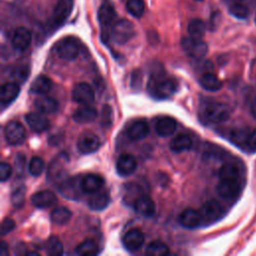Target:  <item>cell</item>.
Wrapping results in <instances>:
<instances>
[{"instance_id": "obj_1", "label": "cell", "mask_w": 256, "mask_h": 256, "mask_svg": "<svg viewBox=\"0 0 256 256\" xmlns=\"http://www.w3.org/2000/svg\"><path fill=\"white\" fill-rule=\"evenodd\" d=\"M149 93L158 99H165L173 95L177 90L175 79L165 74H157L150 78L147 85Z\"/></svg>"}, {"instance_id": "obj_2", "label": "cell", "mask_w": 256, "mask_h": 256, "mask_svg": "<svg viewBox=\"0 0 256 256\" xmlns=\"http://www.w3.org/2000/svg\"><path fill=\"white\" fill-rule=\"evenodd\" d=\"M204 119L213 124H219L226 121L229 118L230 112L228 107L220 102H208L202 109Z\"/></svg>"}, {"instance_id": "obj_3", "label": "cell", "mask_w": 256, "mask_h": 256, "mask_svg": "<svg viewBox=\"0 0 256 256\" xmlns=\"http://www.w3.org/2000/svg\"><path fill=\"white\" fill-rule=\"evenodd\" d=\"M134 34L135 29L133 24L126 19H122L114 23L111 30V37L117 44H124L128 42L132 39Z\"/></svg>"}, {"instance_id": "obj_4", "label": "cell", "mask_w": 256, "mask_h": 256, "mask_svg": "<svg viewBox=\"0 0 256 256\" xmlns=\"http://www.w3.org/2000/svg\"><path fill=\"white\" fill-rule=\"evenodd\" d=\"M181 45L184 52L195 60L202 59L208 51L207 44L202 39L193 38L191 36L184 38L181 42Z\"/></svg>"}, {"instance_id": "obj_5", "label": "cell", "mask_w": 256, "mask_h": 256, "mask_svg": "<svg viewBox=\"0 0 256 256\" xmlns=\"http://www.w3.org/2000/svg\"><path fill=\"white\" fill-rule=\"evenodd\" d=\"M56 53L57 55L67 61L74 60L78 55L80 51L79 43L78 41L73 37H66L61 39L56 44Z\"/></svg>"}, {"instance_id": "obj_6", "label": "cell", "mask_w": 256, "mask_h": 256, "mask_svg": "<svg viewBox=\"0 0 256 256\" xmlns=\"http://www.w3.org/2000/svg\"><path fill=\"white\" fill-rule=\"evenodd\" d=\"M68 162V157L66 154L58 155L49 165L47 171V179L50 182L60 183L65 179V175L67 172L66 164Z\"/></svg>"}, {"instance_id": "obj_7", "label": "cell", "mask_w": 256, "mask_h": 256, "mask_svg": "<svg viewBox=\"0 0 256 256\" xmlns=\"http://www.w3.org/2000/svg\"><path fill=\"white\" fill-rule=\"evenodd\" d=\"M81 179L82 177L75 176L73 178H67L62 180L60 183H58V189L60 193L68 199H79L81 197V194L84 193L81 186Z\"/></svg>"}, {"instance_id": "obj_8", "label": "cell", "mask_w": 256, "mask_h": 256, "mask_svg": "<svg viewBox=\"0 0 256 256\" xmlns=\"http://www.w3.org/2000/svg\"><path fill=\"white\" fill-rule=\"evenodd\" d=\"M73 7L72 0H59L53 10L50 18V24L54 28L61 26L69 17Z\"/></svg>"}, {"instance_id": "obj_9", "label": "cell", "mask_w": 256, "mask_h": 256, "mask_svg": "<svg viewBox=\"0 0 256 256\" xmlns=\"http://www.w3.org/2000/svg\"><path fill=\"white\" fill-rule=\"evenodd\" d=\"M199 211L201 213L203 223H213L219 220L224 214L223 206L215 200L205 202Z\"/></svg>"}, {"instance_id": "obj_10", "label": "cell", "mask_w": 256, "mask_h": 256, "mask_svg": "<svg viewBox=\"0 0 256 256\" xmlns=\"http://www.w3.org/2000/svg\"><path fill=\"white\" fill-rule=\"evenodd\" d=\"M25 128L24 126L18 121H10L5 129H4V136L8 144L10 145H19L25 140Z\"/></svg>"}, {"instance_id": "obj_11", "label": "cell", "mask_w": 256, "mask_h": 256, "mask_svg": "<svg viewBox=\"0 0 256 256\" xmlns=\"http://www.w3.org/2000/svg\"><path fill=\"white\" fill-rule=\"evenodd\" d=\"M72 98L79 104L88 105L94 101L95 93L93 88L88 83L80 82L73 87Z\"/></svg>"}, {"instance_id": "obj_12", "label": "cell", "mask_w": 256, "mask_h": 256, "mask_svg": "<svg viewBox=\"0 0 256 256\" xmlns=\"http://www.w3.org/2000/svg\"><path fill=\"white\" fill-rule=\"evenodd\" d=\"M100 147V140L97 135L92 132L83 133L77 142L78 150L83 154H91Z\"/></svg>"}, {"instance_id": "obj_13", "label": "cell", "mask_w": 256, "mask_h": 256, "mask_svg": "<svg viewBox=\"0 0 256 256\" xmlns=\"http://www.w3.org/2000/svg\"><path fill=\"white\" fill-rule=\"evenodd\" d=\"M122 243L128 251H137L142 247L144 243V235L138 228L129 229L123 236Z\"/></svg>"}, {"instance_id": "obj_14", "label": "cell", "mask_w": 256, "mask_h": 256, "mask_svg": "<svg viewBox=\"0 0 256 256\" xmlns=\"http://www.w3.org/2000/svg\"><path fill=\"white\" fill-rule=\"evenodd\" d=\"M239 180H221L217 186L218 194L226 200H233L240 194Z\"/></svg>"}, {"instance_id": "obj_15", "label": "cell", "mask_w": 256, "mask_h": 256, "mask_svg": "<svg viewBox=\"0 0 256 256\" xmlns=\"http://www.w3.org/2000/svg\"><path fill=\"white\" fill-rule=\"evenodd\" d=\"M31 32L25 27H18L11 38L12 46L17 51H25L31 43Z\"/></svg>"}, {"instance_id": "obj_16", "label": "cell", "mask_w": 256, "mask_h": 256, "mask_svg": "<svg viewBox=\"0 0 256 256\" xmlns=\"http://www.w3.org/2000/svg\"><path fill=\"white\" fill-rule=\"evenodd\" d=\"M137 168V161L131 154L121 155L116 162V171L122 177H127L135 172Z\"/></svg>"}, {"instance_id": "obj_17", "label": "cell", "mask_w": 256, "mask_h": 256, "mask_svg": "<svg viewBox=\"0 0 256 256\" xmlns=\"http://www.w3.org/2000/svg\"><path fill=\"white\" fill-rule=\"evenodd\" d=\"M25 120L29 125V127L31 128V130H33L36 133H42L46 131L50 126L49 120L41 112L27 113L25 115Z\"/></svg>"}, {"instance_id": "obj_18", "label": "cell", "mask_w": 256, "mask_h": 256, "mask_svg": "<svg viewBox=\"0 0 256 256\" xmlns=\"http://www.w3.org/2000/svg\"><path fill=\"white\" fill-rule=\"evenodd\" d=\"M179 223L187 229H194L199 227L202 223V216L199 210L186 209L179 215Z\"/></svg>"}, {"instance_id": "obj_19", "label": "cell", "mask_w": 256, "mask_h": 256, "mask_svg": "<svg viewBox=\"0 0 256 256\" xmlns=\"http://www.w3.org/2000/svg\"><path fill=\"white\" fill-rule=\"evenodd\" d=\"M134 209L142 217L150 218L155 214L156 206L149 196L141 195L134 201Z\"/></svg>"}, {"instance_id": "obj_20", "label": "cell", "mask_w": 256, "mask_h": 256, "mask_svg": "<svg viewBox=\"0 0 256 256\" xmlns=\"http://www.w3.org/2000/svg\"><path fill=\"white\" fill-rule=\"evenodd\" d=\"M31 202L35 207L44 209L54 206L57 203V197L52 191L42 190L32 195Z\"/></svg>"}, {"instance_id": "obj_21", "label": "cell", "mask_w": 256, "mask_h": 256, "mask_svg": "<svg viewBox=\"0 0 256 256\" xmlns=\"http://www.w3.org/2000/svg\"><path fill=\"white\" fill-rule=\"evenodd\" d=\"M104 185V179L97 174H88L82 177L81 186L84 193H94L99 190Z\"/></svg>"}, {"instance_id": "obj_22", "label": "cell", "mask_w": 256, "mask_h": 256, "mask_svg": "<svg viewBox=\"0 0 256 256\" xmlns=\"http://www.w3.org/2000/svg\"><path fill=\"white\" fill-rule=\"evenodd\" d=\"M20 88L15 82H6L1 86L0 102L2 105H9L19 95Z\"/></svg>"}, {"instance_id": "obj_23", "label": "cell", "mask_w": 256, "mask_h": 256, "mask_svg": "<svg viewBox=\"0 0 256 256\" xmlns=\"http://www.w3.org/2000/svg\"><path fill=\"white\" fill-rule=\"evenodd\" d=\"M176 121L169 116L160 117L155 123V131L161 137L172 135L176 130Z\"/></svg>"}, {"instance_id": "obj_24", "label": "cell", "mask_w": 256, "mask_h": 256, "mask_svg": "<svg viewBox=\"0 0 256 256\" xmlns=\"http://www.w3.org/2000/svg\"><path fill=\"white\" fill-rule=\"evenodd\" d=\"M149 133V126L144 120H137L130 124L127 130L128 137L133 141L144 139Z\"/></svg>"}, {"instance_id": "obj_25", "label": "cell", "mask_w": 256, "mask_h": 256, "mask_svg": "<svg viewBox=\"0 0 256 256\" xmlns=\"http://www.w3.org/2000/svg\"><path fill=\"white\" fill-rule=\"evenodd\" d=\"M34 106L39 112L43 114H53L59 108L58 102L54 98L49 96L37 97L34 100Z\"/></svg>"}, {"instance_id": "obj_26", "label": "cell", "mask_w": 256, "mask_h": 256, "mask_svg": "<svg viewBox=\"0 0 256 256\" xmlns=\"http://www.w3.org/2000/svg\"><path fill=\"white\" fill-rule=\"evenodd\" d=\"M73 120L76 123L84 124V123H90L94 121L97 117V110L89 105H84L78 109L75 110L73 113Z\"/></svg>"}, {"instance_id": "obj_27", "label": "cell", "mask_w": 256, "mask_h": 256, "mask_svg": "<svg viewBox=\"0 0 256 256\" xmlns=\"http://www.w3.org/2000/svg\"><path fill=\"white\" fill-rule=\"evenodd\" d=\"M110 203L109 193L106 191H97L92 193V196L88 200V206L92 210H103Z\"/></svg>"}, {"instance_id": "obj_28", "label": "cell", "mask_w": 256, "mask_h": 256, "mask_svg": "<svg viewBox=\"0 0 256 256\" xmlns=\"http://www.w3.org/2000/svg\"><path fill=\"white\" fill-rule=\"evenodd\" d=\"M52 88V81L49 77L45 75L37 76L30 87V91L37 95H44L49 92Z\"/></svg>"}, {"instance_id": "obj_29", "label": "cell", "mask_w": 256, "mask_h": 256, "mask_svg": "<svg viewBox=\"0 0 256 256\" xmlns=\"http://www.w3.org/2000/svg\"><path fill=\"white\" fill-rule=\"evenodd\" d=\"M116 17V11L112 3L105 1L98 10V20L102 25L111 24Z\"/></svg>"}, {"instance_id": "obj_30", "label": "cell", "mask_w": 256, "mask_h": 256, "mask_svg": "<svg viewBox=\"0 0 256 256\" xmlns=\"http://www.w3.org/2000/svg\"><path fill=\"white\" fill-rule=\"evenodd\" d=\"M192 147V140L186 134H178L170 142V149L175 153H181L190 150Z\"/></svg>"}, {"instance_id": "obj_31", "label": "cell", "mask_w": 256, "mask_h": 256, "mask_svg": "<svg viewBox=\"0 0 256 256\" xmlns=\"http://www.w3.org/2000/svg\"><path fill=\"white\" fill-rule=\"evenodd\" d=\"M240 168L232 162H227L221 166L219 170L220 180H239Z\"/></svg>"}, {"instance_id": "obj_32", "label": "cell", "mask_w": 256, "mask_h": 256, "mask_svg": "<svg viewBox=\"0 0 256 256\" xmlns=\"http://www.w3.org/2000/svg\"><path fill=\"white\" fill-rule=\"evenodd\" d=\"M71 211L63 206L54 208L50 214L51 221L56 225H64L71 219Z\"/></svg>"}, {"instance_id": "obj_33", "label": "cell", "mask_w": 256, "mask_h": 256, "mask_svg": "<svg viewBox=\"0 0 256 256\" xmlns=\"http://www.w3.org/2000/svg\"><path fill=\"white\" fill-rule=\"evenodd\" d=\"M200 85L208 91H218L222 87L219 78L212 73H205L200 78Z\"/></svg>"}, {"instance_id": "obj_34", "label": "cell", "mask_w": 256, "mask_h": 256, "mask_svg": "<svg viewBox=\"0 0 256 256\" xmlns=\"http://www.w3.org/2000/svg\"><path fill=\"white\" fill-rule=\"evenodd\" d=\"M206 32V25L201 19H193L188 24L189 36L201 39Z\"/></svg>"}, {"instance_id": "obj_35", "label": "cell", "mask_w": 256, "mask_h": 256, "mask_svg": "<svg viewBox=\"0 0 256 256\" xmlns=\"http://www.w3.org/2000/svg\"><path fill=\"white\" fill-rule=\"evenodd\" d=\"M145 253L150 256H164L170 253L169 247L161 241L151 242L145 250Z\"/></svg>"}, {"instance_id": "obj_36", "label": "cell", "mask_w": 256, "mask_h": 256, "mask_svg": "<svg viewBox=\"0 0 256 256\" xmlns=\"http://www.w3.org/2000/svg\"><path fill=\"white\" fill-rule=\"evenodd\" d=\"M76 253L79 255H95L98 253V245L91 239L85 240L76 247Z\"/></svg>"}, {"instance_id": "obj_37", "label": "cell", "mask_w": 256, "mask_h": 256, "mask_svg": "<svg viewBox=\"0 0 256 256\" xmlns=\"http://www.w3.org/2000/svg\"><path fill=\"white\" fill-rule=\"evenodd\" d=\"M127 11L136 18H139L143 15L145 11V4L143 0H128L126 3Z\"/></svg>"}, {"instance_id": "obj_38", "label": "cell", "mask_w": 256, "mask_h": 256, "mask_svg": "<svg viewBox=\"0 0 256 256\" xmlns=\"http://www.w3.org/2000/svg\"><path fill=\"white\" fill-rule=\"evenodd\" d=\"M46 251L51 256H58L63 253V245L58 237L52 236L47 240Z\"/></svg>"}, {"instance_id": "obj_39", "label": "cell", "mask_w": 256, "mask_h": 256, "mask_svg": "<svg viewBox=\"0 0 256 256\" xmlns=\"http://www.w3.org/2000/svg\"><path fill=\"white\" fill-rule=\"evenodd\" d=\"M225 151L215 145H206L203 151V157L207 160H218L223 158Z\"/></svg>"}, {"instance_id": "obj_40", "label": "cell", "mask_w": 256, "mask_h": 256, "mask_svg": "<svg viewBox=\"0 0 256 256\" xmlns=\"http://www.w3.org/2000/svg\"><path fill=\"white\" fill-rule=\"evenodd\" d=\"M25 202V187L17 186L11 194V203L15 208H21Z\"/></svg>"}, {"instance_id": "obj_41", "label": "cell", "mask_w": 256, "mask_h": 256, "mask_svg": "<svg viewBox=\"0 0 256 256\" xmlns=\"http://www.w3.org/2000/svg\"><path fill=\"white\" fill-rule=\"evenodd\" d=\"M44 168H45V164H44V161L42 158H40L38 156H34L31 158L28 169H29V173L32 176H34V177L39 176L43 172Z\"/></svg>"}, {"instance_id": "obj_42", "label": "cell", "mask_w": 256, "mask_h": 256, "mask_svg": "<svg viewBox=\"0 0 256 256\" xmlns=\"http://www.w3.org/2000/svg\"><path fill=\"white\" fill-rule=\"evenodd\" d=\"M229 12L236 18L238 19H246L249 15V10L246 5L240 3V2H235L229 7Z\"/></svg>"}, {"instance_id": "obj_43", "label": "cell", "mask_w": 256, "mask_h": 256, "mask_svg": "<svg viewBox=\"0 0 256 256\" xmlns=\"http://www.w3.org/2000/svg\"><path fill=\"white\" fill-rule=\"evenodd\" d=\"M29 67L26 66V65H21V66H18L16 67L13 71H12V78L14 80H16V82H24L28 75H29Z\"/></svg>"}, {"instance_id": "obj_44", "label": "cell", "mask_w": 256, "mask_h": 256, "mask_svg": "<svg viewBox=\"0 0 256 256\" xmlns=\"http://www.w3.org/2000/svg\"><path fill=\"white\" fill-rule=\"evenodd\" d=\"M243 149H246L251 152H256V129L248 131Z\"/></svg>"}, {"instance_id": "obj_45", "label": "cell", "mask_w": 256, "mask_h": 256, "mask_svg": "<svg viewBox=\"0 0 256 256\" xmlns=\"http://www.w3.org/2000/svg\"><path fill=\"white\" fill-rule=\"evenodd\" d=\"M25 163V156L22 154H18L15 158V171L18 177H21L24 174Z\"/></svg>"}, {"instance_id": "obj_46", "label": "cell", "mask_w": 256, "mask_h": 256, "mask_svg": "<svg viewBox=\"0 0 256 256\" xmlns=\"http://www.w3.org/2000/svg\"><path fill=\"white\" fill-rule=\"evenodd\" d=\"M12 174V167L6 163V162H2L0 164V178L2 182H5L6 180H8L10 178Z\"/></svg>"}, {"instance_id": "obj_47", "label": "cell", "mask_w": 256, "mask_h": 256, "mask_svg": "<svg viewBox=\"0 0 256 256\" xmlns=\"http://www.w3.org/2000/svg\"><path fill=\"white\" fill-rule=\"evenodd\" d=\"M15 228V222L11 218H5L1 223V235L4 236L10 233Z\"/></svg>"}, {"instance_id": "obj_48", "label": "cell", "mask_w": 256, "mask_h": 256, "mask_svg": "<svg viewBox=\"0 0 256 256\" xmlns=\"http://www.w3.org/2000/svg\"><path fill=\"white\" fill-rule=\"evenodd\" d=\"M8 245L6 244V242L2 241L0 244V256H8Z\"/></svg>"}, {"instance_id": "obj_49", "label": "cell", "mask_w": 256, "mask_h": 256, "mask_svg": "<svg viewBox=\"0 0 256 256\" xmlns=\"http://www.w3.org/2000/svg\"><path fill=\"white\" fill-rule=\"evenodd\" d=\"M251 113L256 118V98H254L251 103Z\"/></svg>"}, {"instance_id": "obj_50", "label": "cell", "mask_w": 256, "mask_h": 256, "mask_svg": "<svg viewBox=\"0 0 256 256\" xmlns=\"http://www.w3.org/2000/svg\"><path fill=\"white\" fill-rule=\"evenodd\" d=\"M25 255L26 256H38L39 253L38 252H34V251H30V252H26Z\"/></svg>"}, {"instance_id": "obj_51", "label": "cell", "mask_w": 256, "mask_h": 256, "mask_svg": "<svg viewBox=\"0 0 256 256\" xmlns=\"http://www.w3.org/2000/svg\"><path fill=\"white\" fill-rule=\"evenodd\" d=\"M255 23H256V14H255Z\"/></svg>"}, {"instance_id": "obj_52", "label": "cell", "mask_w": 256, "mask_h": 256, "mask_svg": "<svg viewBox=\"0 0 256 256\" xmlns=\"http://www.w3.org/2000/svg\"><path fill=\"white\" fill-rule=\"evenodd\" d=\"M195 1H202V0H195Z\"/></svg>"}]
</instances>
